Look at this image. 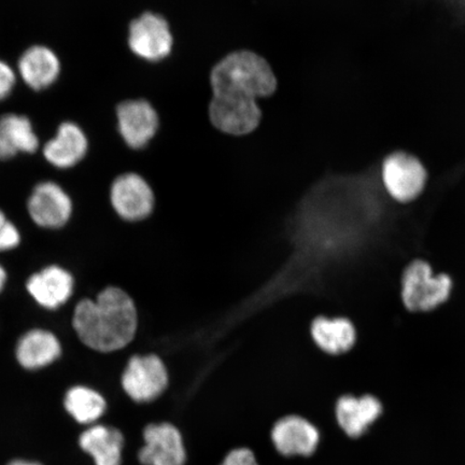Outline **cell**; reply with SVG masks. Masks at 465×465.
Returning <instances> with one entry per match:
<instances>
[{
    "instance_id": "cell-1",
    "label": "cell",
    "mask_w": 465,
    "mask_h": 465,
    "mask_svg": "<svg viewBox=\"0 0 465 465\" xmlns=\"http://www.w3.org/2000/svg\"><path fill=\"white\" fill-rule=\"evenodd\" d=\"M78 341L92 351L114 353L129 347L138 329L137 308L118 287H107L95 299H81L72 312Z\"/></svg>"
},
{
    "instance_id": "cell-2",
    "label": "cell",
    "mask_w": 465,
    "mask_h": 465,
    "mask_svg": "<svg viewBox=\"0 0 465 465\" xmlns=\"http://www.w3.org/2000/svg\"><path fill=\"white\" fill-rule=\"evenodd\" d=\"M213 95L253 98L272 96L278 81L270 63L253 51L232 52L218 62L211 74Z\"/></svg>"
},
{
    "instance_id": "cell-3",
    "label": "cell",
    "mask_w": 465,
    "mask_h": 465,
    "mask_svg": "<svg viewBox=\"0 0 465 465\" xmlns=\"http://www.w3.org/2000/svg\"><path fill=\"white\" fill-rule=\"evenodd\" d=\"M451 289L449 275H434L428 262L415 260L404 270L401 295L407 311L429 312L446 303Z\"/></svg>"
},
{
    "instance_id": "cell-4",
    "label": "cell",
    "mask_w": 465,
    "mask_h": 465,
    "mask_svg": "<svg viewBox=\"0 0 465 465\" xmlns=\"http://www.w3.org/2000/svg\"><path fill=\"white\" fill-rule=\"evenodd\" d=\"M120 385L133 402L151 403L167 391L170 374L158 354H134L122 371Z\"/></svg>"
},
{
    "instance_id": "cell-5",
    "label": "cell",
    "mask_w": 465,
    "mask_h": 465,
    "mask_svg": "<svg viewBox=\"0 0 465 465\" xmlns=\"http://www.w3.org/2000/svg\"><path fill=\"white\" fill-rule=\"evenodd\" d=\"M381 179L393 201L409 203L417 200L426 188L428 172L416 155L393 151L381 163Z\"/></svg>"
},
{
    "instance_id": "cell-6",
    "label": "cell",
    "mask_w": 465,
    "mask_h": 465,
    "mask_svg": "<svg viewBox=\"0 0 465 465\" xmlns=\"http://www.w3.org/2000/svg\"><path fill=\"white\" fill-rule=\"evenodd\" d=\"M109 201L114 212L125 223L148 219L155 206V195L148 180L136 172L118 174L110 184Z\"/></svg>"
},
{
    "instance_id": "cell-7",
    "label": "cell",
    "mask_w": 465,
    "mask_h": 465,
    "mask_svg": "<svg viewBox=\"0 0 465 465\" xmlns=\"http://www.w3.org/2000/svg\"><path fill=\"white\" fill-rule=\"evenodd\" d=\"M134 54L150 63L164 61L173 48V35L164 16L144 13L134 19L127 38Z\"/></svg>"
},
{
    "instance_id": "cell-8",
    "label": "cell",
    "mask_w": 465,
    "mask_h": 465,
    "mask_svg": "<svg viewBox=\"0 0 465 465\" xmlns=\"http://www.w3.org/2000/svg\"><path fill=\"white\" fill-rule=\"evenodd\" d=\"M208 112L212 124L231 136L249 135L262 120L258 101L249 97L213 95Z\"/></svg>"
},
{
    "instance_id": "cell-9",
    "label": "cell",
    "mask_w": 465,
    "mask_h": 465,
    "mask_svg": "<svg viewBox=\"0 0 465 465\" xmlns=\"http://www.w3.org/2000/svg\"><path fill=\"white\" fill-rule=\"evenodd\" d=\"M116 124L127 147L142 150L153 141L160 125L158 112L148 101L127 100L115 110Z\"/></svg>"
},
{
    "instance_id": "cell-10",
    "label": "cell",
    "mask_w": 465,
    "mask_h": 465,
    "mask_svg": "<svg viewBox=\"0 0 465 465\" xmlns=\"http://www.w3.org/2000/svg\"><path fill=\"white\" fill-rule=\"evenodd\" d=\"M28 213L39 226L58 230L72 220L74 202L60 184L45 182L37 184L29 196Z\"/></svg>"
},
{
    "instance_id": "cell-11",
    "label": "cell",
    "mask_w": 465,
    "mask_h": 465,
    "mask_svg": "<svg viewBox=\"0 0 465 465\" xmlns=\"http://www.w3.org/2000/svg\"><path fill=\"white\" fill-rule=\"evenodd\" d=\"M144 446L139 451L143 465H183L187 453L179 430L171 423L150 424L143 431Z\"/></svg>"
},
{
    "instance_id": "cell-12",
    "label": "cell",
    "mask_w": 465,
    "mask_h": 465,
    "mask_svg": "<svg viewBox=\"0 0 465 465\" xmlns=\"http://www.w3.org/2000/svg\"><path fill=\"white\" fill-rule=\"evenodd\" d=\"M87 151L89 139L83 127L66 121L57 127L55 135L45 143L43 153L52 166L58 170H71L85 159Z\"/></svg>"
},
{
    "instance_id": "cell-13",
    "label": "cell",
    "mask_w": 465,
    "mask_h": 465,
    "mask_svg": "<svg viewBox=\"0 0 465 465\" xmlns=\"http://www.w3.org/2000/svg\"><path fill=\"white\" fill-rule=\"evenodd\" d=\"M74 277L62 266L45 267L27 282V290L39 305L48 310H57L73 300Z\"/></svg>"
},
{
    "instance_id": "cell-14",
    "label": "cell",
    "mask_w": 465,
    "mask_h": 465,
    "mask_svg": "<svg viewBox=\"0 0 465 465\" xmlns=\"http://www.w3.org/2000/svg\"><path fill=\"white\" fill-rule=\"evenodd\" d=\"M272 440L283 456H311L317 450L318 429L305 418L290 415L282 418L272 428Z\"/></svg>"
},
{
    "instance_id": "cell-15",
    "label": "cell",
    "mask_w": 465,
    "mask_h": 465,
    "mask_svg": "<svg viewBox=\"0 0 465 465\" xmlns=\"http://www.w3.org/2000/svg\"><path fill=\"white\" fill-rule=\"evenodd\" d=\"M383 405L373 394H344L336 400V420L351 438H359L381 417Z\"/></svg>"
},
{
    "instance_id": "cell-16",
    "label": "cell",
    "mask_w": 465,
    "mask_h": 465,
    "mask_svg": "<svg viewBox=\"0 0 465 465\" xmlns=\"http://www.w3.org/2000/svg\"><path fill=\"white\" fill-rule=\"evenodd\" d=\"M62 65L55 52L44 45L29 46L17 62V72L29 89H49L60 78Z\"/></svg>"
},
{
    "instance_id": "cell-17",
    "label": "cell",
    "mask_w": 465,
    "mask_h": 465,
    "mask_svg": "<svg viewBox=\"0 0 465 465\" xmlns=\"http://www.w3.org/2000/svg\"><path fill=\"white\" fill-rule=\"evenodd\" d=\"M39 144V137L26 115L7 114L0 118V161L37 153Z\"/></svg>"
},
{
    "instance_id": "cell-18",
    "label": "cell",
    "mask_w": 465,
    "mask_h": 465,
    "mask_svg": "<svg viewBox=\"0 0 465 465\" xmlns=\"http://www.w3.org/2000/svg\"><path fill=\"white\" fill-rule=\"evenodd\" d=\"M311 334L320 351L329 356H341L351 351L357 340L351 320L320 316L312 320Z\"/></svg>"
},
{
    "instance_id": "cell-19",
    "label": "cell",
    "mask_w": 465,
    "mask_h": 465,
    "mask_svg": "<svg viewBox=\"0 0 465 465\" xmlns=\"http://www.w3.org/2000/svg\"><path fill=\"white\" fill-rule=\"evenodd\" d=\"M63 347L60 340L45 330H34L19 341L16 359L23 368L36 371L46 368L60 359Z\"/></svg>"
},
{
    "instance_id": "cell-20",
    "label": "cell",
    "mask_w": 465,
    "mask_h": 465,
    "mask_svg": "<svg viewBox=\"0 0 465 465\" xmlns=\"http://www.w3.org/2000/svg\"><path fill=\"white\" fill-rule=\"evenodd\" d=\"M124 435L112 427L93 424L79 436V446L92 457L95 465H120Z\"/></svg>"
},
{
    "instance_id": "cell-21",
    "label": "cell",
    "mask_w": 465,
    "mask_h": 465,
    "mask_svg": "<svg viewBox=\"0 0 465 465\" xmlns=\"http://www.w3.org/2000/svg\"><path fill=\"white\" fill-rule=\"evenodd\" d=\"M64 409L75 422L93 426L107 410V401L94 387L75 385L68 389L63 400Z\"/></svg>"
},
{
    "instance_id": "cell-22",
    "label": "cell",
    "mask_w": 465,
    "mask_h": 465,
    "mask_svg": "<svg viewBox=\"0 0 465 465\" xmlns=\"http://www.w3.org/2000/svg\"><path fill=\"white\" fill-rule=\"evenodd\" d=\"M20 243V232L0 211V252L15 248Z\"/></svg>"
},
{
    "instance_id": "cell-23",
    "label": "cell",
    "mask_w": 465,
    "mask_h": 465,
    "mask_svg": "<svg viewBox=\"0 0 465 465\" xmlns=\"http://www.w3.org/2000/svg\"><path fill=\"white\" fill-rule=\"evenodd\" d=\"M16 85V74L7 62L0 60V102L13 94Z\"/></svg>"
},
{
    "instance_id": "cell-24",
    "label": "cell",
    "mask_w": 465,
    "mask_h": 465,
    "mask_svg": "<svg viewBox=\"0 0 465 465\" xmlns=\"http://www.w3.org/2000/svg\"><path fill=\"white\" fill-rule=\"evenodd\" d=\"M220 465H259L254 453L247 449L232 450Z\"/></svg>"
},
{
    "instance_id": "cell-25",
    "label": "cell",
    "mask_w": 465,
    "mask_h": 465,
    "mask_svg": "<svg viewBox=\"0 0 465 465\" xmlns=\"http://www.w3.org/2000/svg\"><path fill=\"white\" fill-rule=\"evenodd\" d=\"M5 465H45L43 462L28 458H15Z\"/></svg>"
},
{
    "instance_id": "cell-26",
    "label": "cell",
    "mask_w": 465,
    "mask_h": 465,
    "mask_svg": "<svg viewBox=\"0 0 465 465\" xmlns=\"http://www.w3.org/2000/svg\"><path fill=\"white\" fill-rule=\"evenodd\" d=\"M5 279H7V274H5L4 267L0 265V292H2V290L5 286Z\"/></svg>"
}]
</instances>
